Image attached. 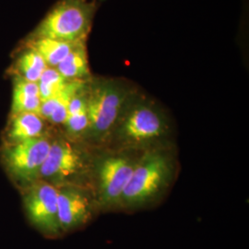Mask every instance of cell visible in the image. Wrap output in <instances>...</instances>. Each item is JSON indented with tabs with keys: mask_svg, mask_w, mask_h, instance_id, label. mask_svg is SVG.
Segmentation results:
<instances>
[{
	"mask_svg": "<svg viewBox=\"0 0 249 249\" xmlns=\"http://www.w3.org/2000/svg\"><path fill=\"white\" fill-rule=\"evenodd\" d=\"M65 80L87 81L90 80L86 43H79L56 68Z\"/></svg>",
	"mask_w": 249,
	"mask_h": 249,
	"instance_id": "5bb4252c",
	"label": "cell"
},
{
	"mask_svg": "<svg viewBox=\"0 0 249 249\" xmlns=\"http://www.w3.org/2000/svg\"><path fill=\"white\" fill-rule=\"evenodd\" d=\"M75 45L76 44L66 43L49 38H25L21 44V45L34 49L43 57L47 67L54 69L62 62Z\"/></svg>",
	"mask_w": 249,
	"mask_h": 249,
	"instance_id": "9a60e30c",
	"label": "cell"
},
{
	"mask_svg": "<svg viewBox=\"0 0 249 249\" xmlns=\"http://www.w3.org/2000/svg\"><path fill=\"white\" fill-rule=\"evenodd\" d=\"M95 11V1L60 0L26 39L49 38L71 44L86 43Z\"/></svg>",
	"mask_w": 249,
	"mask_h": 249,
	"instance_id": "6da1fadb",
	"label": "cell"
},
{
	"mask_svg": "<svg viewBox=\"0 0 249 249\" xmlns=\"http://www.w3.org/2000/svg\"><path fill=\"white\" fill-rule=\"evenodd\" d=\"M20 192L30 223L45 237L61 236L57 214V187L39 179Z\"/></svg>",
	"mask_w": 249,
	"mask_h": 249,
	"instance_id": "277c9868",
	"label": "cell"
},
{
	"mask_svg": "<svg viewBox=\"0 0 249 249\" xmlns=\"http://www.w3.org/2000/svg\"><path fill=\"white\" fill-rule=\"evenodd\" d=\"M57 214L62 234L88 223L91 217L89 197L78 187L66 185L57 187Z\"/></svg>",
	"mask_w": 249,
	"mask_h": 249,
	"instance_id": "52a82bcc",
	"label": "cell"
},
{
	"mask_svg": "<svg viewBox=\"0 0 249 249\" xmlns=\"http://www.w3.org/2000/svg\"><path fill=\"white\" fill-rule=\"evenodd\" d=\"M47 68L46 63L39 53L30 47L20 45L9 68V73L11 77H18L37 83Z\"/></svg>",
	"mask_w": 249,
	"mask_h": 249,
	"instance_id": "7c38bea8",
	"label": "cell"
},
{
	"mask_svg": "<svg viewBox=\"0 0 249 249\" xmlns=\"http://www.w3.org/2000/svg\"><path fill=\"white\" fill-rule=\"evenodd\" d=\"M63 125L65 126L67 132L74 137L88 131L89 117L87 110L68 115Z\"/></svg>",
	"mask_w": 249,
	"mask_h": 249,
	"instance_id": "e0dca14e",
	"label": "cell"
},
{
	"mask_svg": "<svg viewBox=\"0 0 249 249\" xmlns=\"http://www.w3.org/2000/svg\"><path fill=\"white\" fill-rule=\"evenodd\" d=\"M88 132L99 137L107 133L127 107L129 91L115 80H89L86 88Z\"/></svg>",
	"mask_w": 249,
	"mask_h": 249,
	"instance_id": "7a4b0ae2",
	"label": "cell"
},
{
	"mask_svg": "<svg viewBox=\"0 0 249 249\" xmlns=\"http://www.w3.org/2000/svg\"><path fill=\"white\" fill-rule=\"evenodd\" d=\"M42 100L36 82L12 77V98L9 116L20 113L39 114Z\"/></svg>",
	"mask_w": 249,
	"mask_h": 249,
	"instance_id": "4fadbf2b",
	"label": "cell"
},
{
	"mask_svg": "<svg viewBox=\"0 0 249 249\" xmlns=\"http://www.w3.org/2000/svg\"><path fill=\"white\" fill-rule=\"evenodd\" d=\"M122 131L126 138L137 142L157 138L163 131L162 117L149 103H137L128 108Z\"/></svg>",
	"mask_w": 249,
	"mask_h": 249,
	"instance_id": "ba28073f",
	"label": "cell"
},
{
	"mask_svg": "<svg viewBox=\"0 0 249 249\" xmlns=\"http://www.w3.org/2000/svg\"><path fill=\"white\" fill-rule=\"evenodd\" d=\"M45 120L36 113H20L9 116L2 139L3 143L21 142L45 137Z\"/></svg>",
	"mask_w": 249,
	"mask_h": 249,
	"instance_id": "30bf717a",
	"label": "cell"
},
{
	"mask_svg": "<svg viewBox=\"0 0 249 249\" xmlns=\"http://www.w3.org/2000/svg\"><path fill=\"white\" fill-rule=\"evenodd\" d=\"M169 162L158 152L145 155L134 167L121 197L126 204H141L159 192L169 175Z\"/></svg>",
	"mask_w": 249,
	"mask_h": 249,
	"instance_id": "5b68a950",
	"label": "cell"
},
{
	"mask_svg": "<svg viewBox=\"0 0 249 249\" xmlns=\"http://www.w3.org/2000/svg\"><path fill=\"white\" fill-rule=\"evenodd\" d=\"M88 81V80H87ZM87 81L71 80L68 81L62 90L53 96L42 102L39 115L45 121L53 124H63L68 116V107L72 97L82 89Z\"/></svg>",
	"mask_w": 249,
	"mask_h": 249,
	"instance_id": "8fae6325",
	"label": "cell"
},
{
	"mask_svg": "<svg viewBox=\"0 0 249 249\" xmlns=\"http://www.w3.org/2000/svg\"><path fill=\"white\" fill-rule=\"evenodd\" d=\"M134 166L123 157H109L101 164L99 172L100 195L104 203H114L121 199Z\"/></svg>",
	"mask_w": 249,
	"mask_h": 249,
	"instance_id": "9c48e42d",
	"label": "cell"
},
{
	"mask_svg": "<svg viewBox=\"0 0 249 249\" xmlns=\"http://www.w3.org/2000/svg\"><path fill=\"white\" fill-rule=\"evenodd\" d=\"M50 145L51 141L45 136L21 142L2 144L0 161L20 191L40 179Z\"/></svg>",
	"mask_w": 249,
	"mask_h": 249,
	"instance_id": "3957f363",
	"label": "cell"
},
{
	"mask_svg": "<svg viewBox=\"0 0 249 249\" xmlns=\"http://www.w3.org/2000/svg\"><path fill=\"white\" fill-rule=\"evenodd\" d=\"M80 151L65 140L51 142L50 149L40 172V179L59 187L70 185L72 178L83 168Z\"/></svg>",
	"mask_w": 249,
	"mask_h": 249,
	"instance_id": "8992f818",
	"label": "cell"
},
{
	"mask_svg": "<svg viewBox=\"0 0 249 249\" xmlns=\"http://www.w3.org/2000/svg\"><path fill=\"white\" fill-rule=\"evenodd\" d=\"M68 81L69 80L63 78L56 69L48 67L37 82L42 102L53 98V96L58 94Z\"/></svg>",
	"mask_w": 249,
	"mask_h": 249,
	"instance_id": "2e32d148",
	"label": "cell"
},
{
	"mask_svg": "<svg viewBox=\"0 0 249 249\" xmlns=\"http://www.w3.org/2000/svg\"><path fill=\"white\" fill-rule=\"evenodd\" d=\"M89 1H96V0H89Z\"/></svg>",
	"mask_w": 249,
	"mask_h": 249,
	"instance_id": "ac0fdd59",
	"label": "cell"
}]
</instances>
